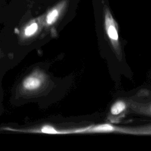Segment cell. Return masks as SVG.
I'll list each match as a JSON object with an SVG mask.
<instances>
[{"label":"cell","mask_w":151,"mask_h":151,"mask_svg":"<svg viewBox=\"0 0 151 151\" xmlns=\"http://www.w3.org/2000/svg\"><path fill=\"white\" fill-rule=\"evenodd\" d=\"M52 85L50 76L44 70L35 68L19 83L16 94L21 98H32L45 93Z\"/></svg>","instance_id":"obj_1"},{"label":"cell","mask_w":151,"mask_h":151,"mask_svg":"<svg viewBox=\"0 0 151 151\" xmlns=\"http://www.w3.org/2000/svg\"><path fill=\"white\" fill-rule=\"evenodd\" d=\"M68 4L69 0H61L42 14L44 31L46 34L56 37L57 26L65 13Z\"/></svg>","instance_id":"obj_2"},{"label":"cell","mask_w":151,"mask_h":151,"mask_svg":"<svg viewBox=\"0 0 151 151\" xmlns=\"http://www.w3.org/2000/svg\"><path fill=\"white\" fill-rule=\"evenodd\" d=\"M44 31L43 15L34 18L25 23L20 29L19 40L22 43L30 42L37 38Z\"/></svg>","instance_id":"obj_3"},{"label":"cell","mask_w":151,"mask_h":151,"mask_svg":"<svg viewBox=\"0 0 151 151\" xmlns=\"http://www.w3.org/2000/svg\"><path fill=\"white\" fill-rule=\"evenodd\" d=\"M104 25L106 34L118 55L120 53V45L117 24L106 5L104 7Z\"/></svg>","instance_id":"obj_4"},{"label":"cell","mask_w":151,"mask_h":151,"mask_svg":"<svg viewBox=\"0 0 151 151\" xmlns=\"http://www.w3.org/2000/svg\"><path fill=\"white\" fill-rule=\"evenodd\" d=\"M126 109V104L122 100L115 102L110 108V112L113 115H118L122 113Z\"/></svg>","instance_id":"obj_5"},{"label":"cell","mask_w":151,"mask_h":151,"mask_svg":"<svg viewBox=\"0 0 151 151\" xmlns=\"http://www.w3.org/2000/svg\"><path fill=\"white\" fill-rule=\"evenodd\" d=\"M2 56V52L1 51V50H0V58H1Z\"/></svg>","instance_id":"obj_6"},{"label":"cell","mask_w":151,"mask_h":151,"mask_svg":"<svg viewBox=\"0 0 151 151\" xmlns=\"http://www.w3.org/2000/svg\"><path fill=\"white\" fill-rule=\"evenodd\" d=\"M150 112H151V106H150Z\"/></svg>","instance_id":"obj_7"}]
</instances>
